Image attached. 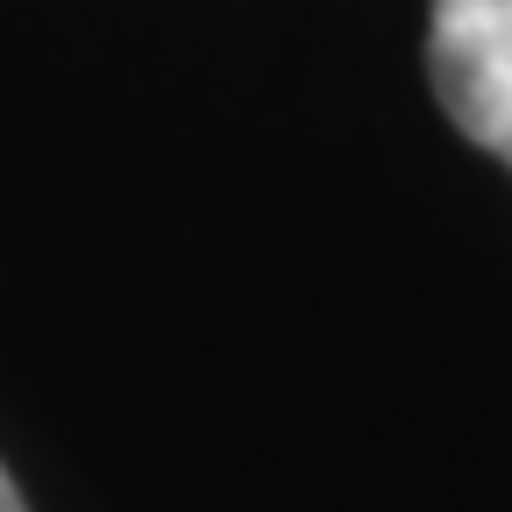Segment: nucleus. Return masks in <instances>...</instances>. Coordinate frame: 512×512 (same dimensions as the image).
Masks as SVG:
<instances>
[{
	"label": "nucleus",
	"mask_w": 512,
	"mask_h": 512,
	"mask_svg": "<svg viewBox=\"0 0 512 512\" xmlns=\"http://www.w3.org/2000/svg\"><path fill=\"white\" fill-rule=\"evenodd\" d=\"M427 79L448 121L512 171V0H434Z\"/></svg>",
	"instance_id": "nucleus-1"
},
{
	"label": "nucleus",
	"mask_w": 512,
	"mask_h": 512,
	"mask_svg": "<svg viewBox=\"0 0 512 512\" xmlns=\"http://www.w3.org/2000/svg\"><path fill=\"white\" fill-rule=\"evenodd\" d=\"M0 512H29V505H22V491H15V477H8V470H0Z\"/></svg>",
	"instance_id": "nucleus-2"
}]
</instances>
